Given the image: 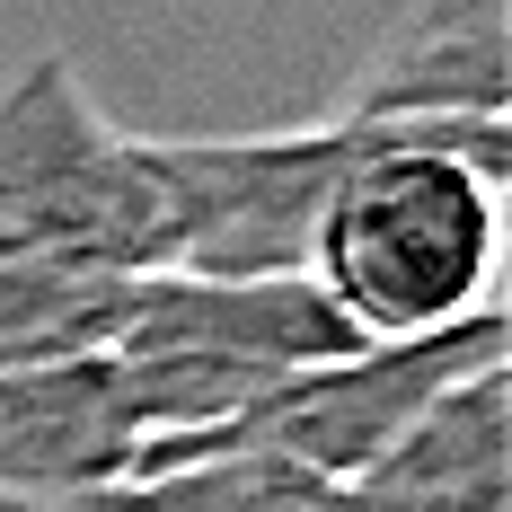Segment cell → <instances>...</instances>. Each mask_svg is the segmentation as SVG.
<instances>
[{"mask_svg": "<svg viewBox=\"0 0 512 512\" xmlns=\"http://www.w3.org/2000/svg\"><path fill=\"white\" fill-rule=\"evenodd\" d=\"M345 495L354 512H512V354L433 389Z\"/></svg>", "mask_w": 512, "mask_h": 512, "instance_id": "cell-6", "label": "cell"}, {"mask_svg": "<svg viewBox=\"0 0 512 512\" xmlns=\"http://www.w3.org/2000/svg\"><path fill=\"white\" fill-rule=\"evenodd\" d=\"M495 354H512L504 309H477V318H451V327H415V336H362V345H345V354H327V362L283 371L230 424L186 433V442H142L133 460L195 451V442H265V451H292V460L327 468V477H354L433 389H451L460 371H477V362H495Z\"/></svg>", "mask_w": 512, "mask_h": 512, "instance_id": "cell-3", "label": "cell"}, {"mask_svg": "<svg viewBox=\"0 0 512 512\" xmlns=\"http://www.w3.org/2000/svg\"><path fill=\"white\" fill-rule=\"evenodd\" d=\"M512 0H407L336 115H504Z\"/></svg>", "mask_w": 512, "mask_h": 512, "instance_id": "cell-7", "label": "cell"}, {"mask_svg": "<svg viewBox=\"0 0 512 512\" xmlns=\"http://www.w3.org/2000/svg\"><path fill=\"white\" fill-rule=\"evenodd\" d=\"M0 256L159 274L177 265V195L159 142L106 124L71 53L0 71Z\"/></svg>", "mask_w": 512, "mask_h": 512, "instance_id": "cell-2", "label": "cell"}, {"mask_svg": "<svg viewBox=\"0 0 512 512\" xmlns=\"http://www.w3.org/2000/svg\"><path fill=\"white\" fill-rule=\"evenodd\" d=\"M89 512H354L345 477L265 451V442H195V451H159L133 460L115 486L80 495Z\"/></svg>", "mask_w": 512, "mask_h": 512, "instance_id": "cell-8", "label": "cell"}, {"mask_svg": "<svg viewBox=\"0 0 512 512\" xmlns=\"http://www.w3.org/2000/svg\"><path fill=\"white\" fill-rule=\"evenodd\" d=\"M142 274L98 265H45V256H0V371L62 354H106Z\"/></svg>", "mask_w": 512, "mask_h": 512, "instance_id": "cell-9", "label": "cell"}, {"mask_svg": "<svg viewBox=\"0 0 512 512\" xmlns=\"http://www.w3.org/2000/svg\"><path fill=\"white\" fill-rule=\"evenodd\" d=\"M345 142V115L230 142H159L177 195V274H309V230Z\"/></svg>", "mask_w": 512, "mask_h": 512, "instance_id": "cell-4", "label": "cell"}, {"mask_svg": "<svg viewBox=\"0 0 512 512\" xmlns=\"http://www.w3.org/2000/svg\"><path fill=\"white\" fill-rule=\"evenodd\" d=\"M0 512H89V504H0Z\"/></svg>", "mask_w": 512, "mask_h": 512, "instance_id": "cell-10", "label": "cell"}, {"mask_svg": "<svg viewBox=\"0 0 512 512\" xmlns=\"http://www.w3.org/2000/svg\"><path fill=\"white\" fill-rule=\"evenodd\" d=\"M354 142L309 230V283L362 336L504 309V115H345Z\"/></svg>", "mask_w": 512, "mask_h": 512, "instance_id": "cell-1", "label": "cell"}, {"mask_svg": "<svg viewBox=\"0 0 512 512\" xmlns=\"http://www.w3.org/2000/svg\"><path fill=\"white\" fill-rule=\"evenodd\" d=\"M142 451V415L115 354H62L0 371V504H80Z\"/></svg>", "mask_w": 512, "mask_h": 512, "instance_id": "cell-5", "label": "cell"}]
</instances>
